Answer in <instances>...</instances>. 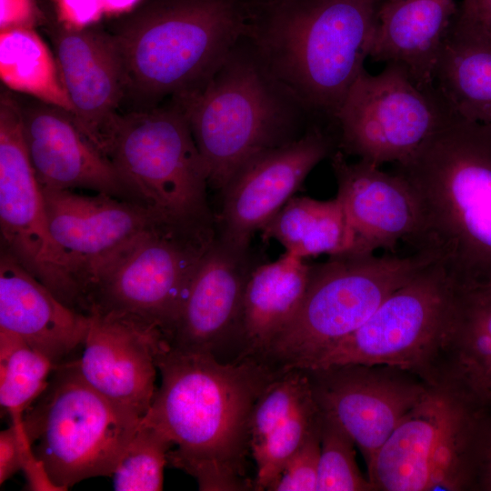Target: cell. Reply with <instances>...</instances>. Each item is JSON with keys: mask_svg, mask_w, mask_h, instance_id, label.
Returning a JSON list of instances; mask_svg holds the SVG:
<instances>
[{"mask_svg": "<svg viewBox=\"0 0 491 491\" xmlns=\"http://www.w3.org/2000/svg\"><path fill=\"white\" fill-rule=\"evenodd\" d=\"M248 0H154L114 35L125 90L145 101L202 87L246 33Z\"/></svg>", "mask_w": 491, "mask_h": 491, "instance_id": "5", "label": "cell"}, {"mask_svg": "<svg viewBox=\"0 0 491 491\" xmlns=\"http://www.w3.org/2000/svg\"><path fill=\"white\" fill-rule=\"evenodd\" d=\"M184 107L207 172L221 190L248 160L302 136L311 116L271 74L246 35Z\"/></svg>", "mask_w": 491, "mask_h": 491, "instance_id": "4", "label": "cell"}, {"mask_svg": "<svg viewBox=\"0 0 491 491\" xmlns=\"http://www.w3.org/2000/svg\"><path fill=\"white\" fill-rule=\"evenodd\" d=\"M22 120L41 187L84 188L127 200L112 161L83 134L71 113L41 102L22 109Z\"/></svg>", "mask_w": 491, "mask_h": 491, "instance_id": "21", "label": "cell"}, {"mask_svg": "<svg viewBox=\"0 0 491 491\" xmlns=\"http://www.w3.org/2000/svg\"><path fill=\"white\" fill-rule=\"evenodd\" d=\"M433 262V256L416 251L406 256L347 254L311 266L298 309L257 358L276 372L306 368Z\"/></svg>", "mask_w": 491, "mask_h": 491, "instance_id": "7", "label": "cell"}, {"mask_svg": "<svg viewBox=\"0 0 491 491\" xmlns=\"http://www.w3.org/2000/svg\"><path fill=\"white\" fill-rule=\"evenodd\" d=\"M465 468L466 491H491V403L472 409Z\"/></svg>", "mask_w": 491, "mask_h": 491, "instance_id": "34", "label": "cell"}, {"mask_svg": "<svg viewBox=\"0 0 491 491\" xmlns=\"http://www.w3.org/2000/svg\"><path fill=\"white\" fill-rule=\"evenodd\" d=\"M215 234L157 225L103 261L87 283L88 314L125 316L170 333Z\"/></svg>", "mask_w": 491, "mask_h": 491, "instance_id": "9", "label": "cell"}, {"mask_svg": "<svg viewBox=\"0 0 491 491\" xmlns=\"http://www.w3.org/2000/svg\"><path fill=\"white\" fill-rule=\"evenodd\" d=\"M55 367L44 354L0 329V404L10 421L24 418L45 390Z\"/></svg>", "mask_w": 491, "mask_h": 491, "instance_id": "29", "label": "cell"}, {"mask_svg": "<svg viewBox=\"0 0 491 491\" xmlns=\"http://www.w3.org/2000/svg\"><path fill=\"white\" fill-rule=\"evenodd\" d=\"M386 0H378V2L380 3V5L384 2H386Z\"/></svg>", "mask_w": 491, "mask_h": 491, "instance_id": "42", "label": "cell"}, {"mask_svg": "<svg viewBox=\"0 0 491 491\" xmlns=\"http://www.w3.org/2000/svg\"><path fill=\"white\" fill-rule=\"evenodd\" d=\"M22 471L26 489L31 491H62L51 479L44 463L35 456L32 446L27 450Z\"/></svg>", "mask_w": 491, "mask_h": 491, "instance_id": "40", "label": "cell"}, {"mask_svg": "<svg viewBox=\"0 0 491 491\" xmlns=\"http://www.w3.org/2000/svg\"><path fill=\"white\" fill-rule=\"evenodd\" d=\"M156 366L161 385L142 421L170 443L168 463L202 491L254 490L247 473L251 415L278 372L256 357L225 364L165 339Z\"/></svg>", "mask_w": 491, "mask_h": 491, "instance_id": "1", "label": "cell"}, {"mask_svg": "<svg viewBox=\"0 0 491 491\" xmlns=\"http://www.w3.org/2000/svg\"><path fill=\"white\" fill-rule=\"evenodd\" d=\"M58 19L64 28L85 30L98 22L104 7L102 0H55Z\"/></svg>", "mask_w": 491, "mask_h": 491, "instance_id": "38", "label": "cell"}, {"mask_svg": "<svg viewBox=\"0 0 491 491\" xmlns=\"http://www.w3.org/2000/svg\"><path fill=\"white\" fill-rule=\"evenodd\" d=\"M319 426L320 415L316 425L287 460L268 491H316L320 458Z\"/></svg>", "mask_w": 491, "mask_h": 491, "instance_id": "35", "label": "cell"}, {"mask_svg": "<svg viewBox=\"0 0 491 491\" xmlns=\"http://www.w3.org/2000/svg\"><path fill=\"white\" fill-rule=\"evenodd\" d=\"M378 0H248L246 37L310 115L336 122L365 70Z\"/></svg>", "mask_w": 491, "mask_h": 491, "instance_id": "2", "label": "cell"}, {"mask_svg": "<svg viewBox=\"0 0 491 491\" xmlns=\"http://www.w3.org/2000/svg\"><path fill=\"white\" fill-rule=\"evenodd\" d=\"M171 448L167 439L141 419L113 474L115 491H160Z\"/></svg>", "mask_w": 491, "mask_h": 491, "instance_id": "30", "label": "cell"}, {"mask_svg": "<svg viewBox=\"0 0 491 491\" xmlns=\"http://www.w3.org/2000/svg\"><path fill=\"white\" fill-rule=\"evenodd\" d=\"M0 77L12 90L73 112L56 59L33 28L0 31Z\"/></svg>", "mask_w": 491, "mask_h": 491, "instance_id": "28", "label": "cell"}, {"mask_svg": "<svg viewBox=\"0 0 491 491\" xmlns=\"http://www.w3.org/2000/svg\"><path fill=\"white\" fill-rule=\"evenodd\" d=\"M312 396L307 372H278L257 398L250 419V449L263 441Z\"/></svg>", "mask_w": 491, "mask_h": 491, "instance_id": "33", "label": "cell"}, {"mask_svg": "<svg viewBox=\"0 0 491 491\" xmlns=\"http://www.w3.org/2000/svg\"><path fill=\"white\" fill-rule=\"evenodd\" d=\"M35 9L33 0H0V31L33 28Z\"/></svg>", "mask_w": 491, "mask_h": 491, "instance_id": "39", "label": "cell"}, {"mask_svg": "<svg viewBox=\"0 0 491 491\" xmlns=\"http://www.w3.org/2000/svg\"><path fill=\"white\" fill-rule=\"evenodd\" d=\"M306 371L319 411L353 439L366 466L432 387L416 372L387 365L350 364Z\"/></svg>", "mask_w": 491, "mask_h": 491, "instance_id": "13", "label": "cell"}, {"mask_svg": "<svg viewBox=\"0 0 491 491\" xmlns=\"http://www.w3.org/2000/svg\"><path fill=\"white\" fill-rule=\"evenodd\" d=\"M419 375L464 403H491V285L461 283Z\"/></svg>", "mask_w": 491, "mask_h": 491, "instance_id": "16", "label": "cell"}, {"mask_svg": "<svg viewBox=\"0 0 491 491\" xmlns=\"http://www.w3.org/2000/svg\"><path fill=\"white\" fill-rule=\"evenodd\" d=\"M471 406L431 387L366 466L375 491H428L436 459Z\"/></svg>", "mask_w": 491, "mask_h": 491, "instance_id": "22", "label": "cell"}, {"mask_svg": "<svg viewBox=\"0 0 491 491\" xmlns=\"http://www.w3.org/2000/svg\"><path fill=\"white\" fill-rule=\"evenodd\" d=\"M330 157L336 197L353 234L352 254H375L380 249L394 252L401 241L415 247L421 217L407 180L397 172L386 173L363 160L349 163L341 150Z\"/></svg>", "mask_w": 491, "mask_h": 491, "instance_id": "17", "label": "cell"}, {"mask_svg": "<svg viewBox=\"0 0 491 491\" xmlns=\"http://www.w3.org/2000/svg\"><path fill=\"white\" fill-rule=\"evenodd\" d=\"M42 192L52 236L79 272L86 296L88 279L103 261L143 232L165 224L143 206L106 194L44 187Z\"/></svg>", "mask_w": 491, "mask_h": 491, "instance_id": "18", "label": "cell"}, {"mask_svg": "<svg viewBox=\"0 0 491 491\" xmlns=\"http://www.w3.org/2000/svg\"><path fill=\"white\" fill-rule=\"evenodd\" d=\"M455 286L456 279L443 265L437 261L427 265L393 292L361 326L304 370L387 365L419 375L446 321Z\"/></svg>", "mask_w": 491, "mask_h": 491, "instance_id": "12", "label": "cell"}, {"mask_svg": "<svg viewBox=\"0 0 491 491\" xmlns=\"http://www.w3.org/2000/svg\"><path fill=\"white\" fill-rule=\"evenodd\" d=\"M319 431L316 491H375L368 476H365L358 467L353 439L321 412Z\"/></svg>", "mask_w": 491, "mask_h": 491, "instance_id": "32", "label": "cell"}, {"mask_svg": "<svg viewBox=\"0 0 491 491\" xmlns=\"http://www.w3.org/2000/svg\"><path fill=\"white\" fill-rule=\"evenodd\" d=\"M0 230L2 250L65 305L88 314L85 283L49 229L24 138L22 109L8 95L0 100Z\"/></svg>", "mask_w": 491, "mask_h": 491, "instance_id": "10", "label": "cell"}, {"mask_svg": "<svg viewBox=\"0 0 491 491\" xmlns=\"http://www.w3.org/2000/svg\"><path fill=\"white\" fill-rule=\"evenodd\" d=\"M397 167L419 205L415 250L457 282L491 285V125L452 115Z\"/></svg>", "mask_w": 491, "mask_h": 491, "instance_id": "3", "label": "cell"}, {"mask_svg": "<svg viewBox=\"0 0 491 491\" xmlns=\"http://www.w3.org/2000/svg\"><path fill=\"white\" fill-rule=\"evenodd\" d=\"M435 87L420 86L401 65L366 69L336 116L342 152L380 166L406 162L452 116Z\"/></svg>", "mask_w": 491, "mask_h": 491, "instance_id": "11", "label": "cell"}, {"mask_svg": "<svg viewBox=\"0 0 491 491\" xmlns=\"http://www.w3.org/2000/svg\"><path fill=\"white\" fill-rule=\"evenodd\" d=\"M55 59L72 115L83 134L105 155L126 94L122 60L114 36L88 29L59 28Z\"/></svg>", "mask_w": 491, "mask_h": 491, "instance_id": "19", "label": "cell"}, {"mask_svg": "<svg viewBox=\"0 0 491 491\" xmlns=\"http://www.w3.org/2000/svg\"><path fill=\"white\" fill-rule=\"evenodd\" d=\"M452 29L491 42V0H462Z\"/></svg>", "mask_w": 491, "mask_h": 491, "instance_id": "37", "label": "cell"}, {"mask_svg": "<svg viewBox=\"0 0 491 491\" xmlns=\"http://www.w3.org/2000/svg\"><path fill=\"white\" fill-rule=\"evenodd\" d=\"M107 156L128 201L167 225L216 234L207 172L178 100L120 115Z\"/></svg>", "mask_w": 491, "mask_h": 491, "instance_id": "6", "label": "cell"}, {"mask_svg": "<svg viewBox=\"0 0 491 491\" xmlns=\"http://www.w3.org/2000/svg\"><path fill=\"white\" fill-rule=\"evenodd\" d=\"M313 394L283 424L251 447L256 464L254 490H269L290 456L303 444L319 419Z\"/></svg>", "mask_w": 491, "mask_h": 491, "instance_id": "31", "label": "cell"}, {"mask_svg": "<svg viewBox=\"0 0 491 491\" xmlns=\"http://www.w3.org/2000/svg\"><path fill=\"white\" fill-rule=\"evenodd\" d=\"M458 6L456 0H386L379 5L369 58L399 64L426 88L434 72Z\"/></svg>", "mask_w": 491, "mask_h": 491, "instance_id": "24", "label": "cell"}, {"mask_svg": "<svg viewBox=\"0 0 491 491\" xmlns=\"http://www.w3.org/2000/svg\"><path fill=\"white\" fill-rule=\"evenodd\" d=\"M299 258L352 254L353 234L340 200L293 196L260 230Z\"/></svg>", "mask_w": 491, "mask_h": 491, "instance_id": "27", "label": "cell"}, {"mask_svg": "<svg viewBox=\"0 0 491 491\" xmlns=\"http://www.w3.org/2000/svg\"><path fill=\"white\" fill-rule=\"evenodd\" d=\"M334 145L330 135L313 125L296 140L248 160L220 190L216 238L238 250L250 249L254 235L294 196L314 167L334 154Z\"/></svg>", "mask_w": 491, "mask_h": 491, "instance_id": "14", "label": "cell"}, {"mask_svg": "<svg viewBox=\"0 0 491 491\" xmlns=\"http://www.w3.org/2000/svg\"><path fill=\"white\" fill-rule=\"evenodd\" d=\"M76 360L82 377L114 403L143 417L155 397L156 356L165 340L158 328L113 314L89 312Z\"/></svg>", "mask_w": 491, "mask_h": 491, "instance_id": "15", "label": "cell"}, {"mask_svg": "<svg viewBox=\"0 0 491 491\" xmlns=\"http://www.w3.org/2000/svg\"><path fill=\"white\" fill-rule=\"evenodd\" d=\"M142 418L92 387L75 359L56 366L23 420L34 453L65 491L90 477L111 476Z\"/></svg>", "mask_w": 491, "mask_h": 491, "instance_id": "8", "label": "cell"}, {"mask_svg": "<svg viewBox=\"0 0 491 491\" xmlns=\"http://www.w3.org/2000/svg\"><path fill=\"white\" fill-rule=\"evenodd\" d=\"M434 86L453 115L491 125V42L451 28L435 68Z\"/></svg>", "mask_w": 491, "mask_h": 491, "instance_id": "26", "label": "cell"}, {"mask_svg": "<svg viewBox=\"0 0 491 491\" xmlns=\"http://www.w3.org/2000/svg\"><path fill=\"white\" fill-rule=\"evenodd\" d=\"M311 265L286 252L278 259L259 264L246 282L238 336L242 356L257 358L286 327L306 293Z\"/></svg>", "mask_w": 491, "mask_h": 491, "instance_id": "25", "label": "cell"}, {"mask_svg": "<svg viewBox=\"0 0 491 491\" xmlns=\"http://www.w3.org/2000/svg\"><path fill=\"white\" fill-rule=\"evenodd\" d=\"M141 0H102L104 12L109 15H118L130 12Z\"/></svg>", "mask_w": 491, "mask_h": 491, "instance_id": "41", "label": "cell"}, {"mask_svg": "<svg viewBox=\"0 0 491 491\" xmlns=\"http://www.w3.org/2000/svg\"><path fill=\"white\" fill-rule=\"evenodd\" d=\"M256 266L249 249L233 248L215 235L165 338L168 345L215 355L225 339L238 336L245 289Z\"/></svg>", "mask_w": 491, "mask_h": 491, "instance_id": "20", "label": "cell"}, {"mask_svg": "<svg viewBox=\"0 0 491 491\" xmlns=\"http://www.w3.org/2000/svg\"><path fill=\"white\" fill-rule=\"evenodd\" d=\"M23 419L11 421L0 432V485L22 471L25 454L32 446Z\"/></svg>", "mask_w": 491, "mask_h": 491, "instance_id": "36", "label": "cell"}, {"mask_svg": "<svg viewBox=\"0 0 491 491\" xmlns=\"http://www.w3.org/2000/svg\"><path fill=\"white\" fill-rule=\"evenodd\" d=\"M89 315L69 307L5 251H0V329L55 366L82 346Z\"/></svg>", "mask_w": 491, "mask_h": 491, "instance_id": "23", "label": "cell"}]
</instances>
